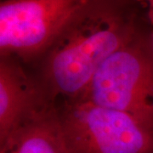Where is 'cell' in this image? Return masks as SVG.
Returning a JSON list of instances; mask_svg holds the SVG:
<instances>
[{"label": "cell", "instance_id": "obj_1", "mask_svg": "<svg viewBox=\"0 0 153 153\" xmlns=\"http://www.w3.org/2000/svg\"><path fill=\"white\" fill-rule=\"evenodd\" d=\"M136 3L116 2L73 24L38 60L36 78L44 99H79L99 68L112 54L142 33Z\"/></svg>", "mask_w": 153, "mask_h": 153}, {"label": "cell", "instance_id": "obj_7", "mask_svg": "<svg viewBox=\"0 0 153 153\" xmlns=\"http://www.w3.org/2000/svg\"><path fill=\"white\" fill-rule=\"evenodd\" d=\"M147 47L153 61V33L152 34H147Z\"/></svg>", "mask_w": 153, "mask_h": 153}, {"label": "cell", "instance_id": "obj_4", "mask_svg": "<svg viewBox=\"0 0 153 153\" xmlns=\"http://www.w3.org/2000/svg\"><path fill=\"white\" fill-rule=\"evenodd\" d=\"M79 99L153 126V61L147 34L142 33L111 55Z\"/></svg>", "mask_w": 153, "mask_h": 153}, {"label": "cell", "instance_id": "obj_5", "mask_svg": "<svg viewBox=\"0 0 153 153\" xmlns=\"http://www.w3.org/2000/svg\"><path fill=\"white\" fill-rule=\"evenodd\" d=\"M49 104L36 78L22 62L0 57V146L39 111Z\"/></svg>", "mask_w": 153, "mask_h": 153}, {"label": "cell", "instance_id": "obj_8", "mask_svg": "<svg viewBox=\"0 0 153 153\" xmlns=\"http://www.w3.org/2000/svg\"><path fill=\"white\" fill-rule=\"evenodd\" d=\"M126 1H132V2H138V1H140V0H126Z\"/></svg>", "mask_w": 153, "mask_h": 153}, {"label": "cell", "instance_id": "obj_6", "mask_svg": "<svg viewBox=\"0 0 153 153\" xmlns=\"http://www.w3.org/2000/svg\"><path fill=\"white\" fill-rule=\"evenodd\" d=\"M0 153H68L55 105H48L28 120Z\"/></svg>", "mask_w": 153, "mask_h": 153}, {"label": "cell", "instance_id": "obj_3", "mask_svg": "<svg viewBox=\"0 0 153 153\" xmlns=\"http://www.w3.org/2000/svg\"><path fill=\"white\" fill-rule=\"evenodd\" d=\"M68 153H153V126L83 100L55 105Z\"/></svg>", "mask_w": 153, "mask_h": 153}, {"label": "cell", "instance_id": "obj_2", "mask_svg": "<svg viewBox=\"0 0 153 153\" xmlns=\"http://www.w3.org/2000/svg\"><path fill=\"white\" fill-rule=\"evenodd\" d=\"M125 0H1L0 57L38 62L56 39L94 11Z\"/></svg>", "mask_w": 153, "mask_h": 153}]
</instances>
